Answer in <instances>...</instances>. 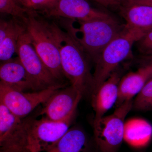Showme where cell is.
<instances>
[{
  "instance_id": "obj_1",
  "label": "cell",
  "mask_w": 152,
  "mask_h": 152,
  "mask_svg": "<svg viewBox=\"0 0 152 152\" xmlns=\"http://www.w3.org/2000/svg\"><path fill=\"white\" fill-rule=\"evenodd\" d=\"M65 31L57 25L61 65L64 75L71 85L83 96L91 94L94 83L91 60L78 40L73 20L64 23Z\"/></svg>"
},
{
  "instance_id": "obj_2",
  "label": "cell",
  "mask_w": 152,
  "mask_h": 152,
  "mask_svg": "<svg viewBox=\"0 0 152 152\" xmlns=\"http://www.w3.org/2000/svg\"><path fill=\"white\" fill-rule=\"evenodd\" d=\"M38 12L31 11L24 22L26 31L39 56L55 78L60 83L66 78L61 65L57 25L39 18Z\"/></svg>"
},
{
  "instance_id": "obj_3",
  "label": "cell",
  "mask_w": 152,
  "mask_h": 152,
  "mask_svg": "<svg viewBox=\"0 0 152 152\" xmlns=\"http://www.w3.org/2000/svg\"><path fill=\"white\" fill-rule=\"evenodd\" d=\"M148 31L125 27L121 33L106 47L95 63L91 94L96 91L120 64L131 55L133 45Z\"/></svg>"
},
{
  "instance_id": "obj_4",
  "label": "cell",
  "mask_w": 152,
  "mask_h": 152,
  "mask_svg": "<svg viewBox=\"0 0 152 152\" xmlns=\"http://www.w3.org/2000/svg\"><path fill=\"white\" fill-rule=\"evenodd\" d=\"M80 27L74 29L80 33L78 40L94 63L106 47L121 33L125 24L121 25L111 16L85 22H79Z\"/></svg>"
},
{
  "instance_id": "obj_5",
  "label": "cell",
  "mask_w": 152,
  "mask_h": 152,
  "mask_svg": "<svg viewBox=\"0 0 152 152\" xmlns=\"http://www.w3.org/2000/svg\"><path fill=\"white\" fill-rule=\"evenodd\" d=\"M133 99L117 107L113 113L94 121L95 141L102 152H117L124 141L126 118L132 110Z\"/></svg>"
},
{
  "instance_id": "obj_6",
  "label": "cell",
  "mask_w": 152,
  "mask_h": 152,
  "mask_svg": "<svg viewBox=\"0 0 152 152\" xmlns=\"http://www.w3.org/2000/svg\"><path fill=\"white\" fill-rule=\"evenodd\" d=\"M34 119L16 115L0 102V152H30V131Z\"/></svg>"
},
{
  "instance_id": "obj_7",
  "label": "cell",
  "mask_w": 152,
  "mask_h": 152,
  "mask_svg": "<svg viewBox=\"0 0 152 152\" xmlns=\"http://www.w3.org/2000/svg\"><path fill=\"white\" fill-rule=\"evenodd\" d=\"M77 107L63 119L54 121L42 117L33 121L29 140L30 152H45L67 132L75 118Z\"/></svg>"
},
{
  "instance_id": "obj_8",
  "label": "cell",
  "mask_w": 152,
  "mask_h": 152,
  "mask_svg": "<svg viewBox=\"0 0 152 152\" xmlns=\"http://www.w3.org/2000/svg\"><path fill=\"white\" fill-rule=\"evenodd\" d=\"M65 87L60 84L36 91H21L0 83V102L13 113L24 118L40 105L44 104L58 90Z\"/></svg>"
},
{
  "instance_id": "obj_9",
  "label": "cell",
  "mask_w": 152,
  "mask_h": 152,
  "mask_svg": "<svg viewBox=\"0 0 152 152\" xmlns=\"http://www.w3.org/2000/svg\"><path fill=\"white\" fill-rule=\"evenodd\" d=\"M16 54L38 91L60 84L39 56L26 31L20 37Z\"/></svg>"
},
{
  "instance_id": "obj_10",
  "label": "cell",
  "mask_w": 152,
  "mask_h": 152,
  "mask_svg": "<svg viewBox=\"0 0 152 152\" xmlns=\"http://www.w3.org/2000/svg\"><path fill=\"white\" fill-rule=\"evenodd\" d=\"M46 16L79 22L107 18L110 15L93 8L87 0H57L53 7L43 13Z\"/></svg>"
},
{
  "instance_id": "obj_11",
  "label": "cell",
  "mask_w": 152,
  "mask_h": 152,
  "mask_svg": "<svg viewBox=\"0 0 152 152\" xmlns=\"http://www.w3.org/2000/svg\"><path fill=\"white\" fill-rule=\"evenodd\" d=\"M83 96L72 86L58 90L44 104L39 115L49 119H63L77 107Z\"/></svg>"
},
{
  "instance_id": "obj_12",
  "label": "cell",
  "mask_w": 152,
  "mask_h": 152,
  "mask_svg": "<svg viewBox=\"0 0 152 152\" xmlns=\"http://www.w3.org/2000/svg\"><path fill=\"white\" fill-rule=\"evenodd\" d=\"M122 74V71L119 67L91 95L92 106L95 113L94 121L105 116L107 112L116 104L118 97L119 84Z\"/></svg>"
},
{
  "instance_id": "obj_13",
  "label": "cell",
  "mask_w": 152,
  "mask_h": 152,
  "mask_svg": "<svg viewBox=\"0 0 152 152\" xmlns=\"http://www.w3.org/2000/svg\"><path fill=\"white\" fill-rule=\"evenodd\" d=\"M0 83L21 91H39L18 57L2 62Z\"/></svg>"
},
{
  "instance_id": "obj_14",
  "label": "cell",
  "mask_w": 152,
  "mask_h": 152,
  "mask_svg": "<svg viewBox=\"0 0 152 152\" xmlns=\"http://www.w3.org/2000/svg\"><path fill=\"white\" fill-rule=\"evenodd\" d=\"M146 61L145 64L137 71L130 72L122 77L119 84L116 107L126 101L134 99L146 84L152 79V60Z\"/></svg>"
},
{
  "instance_id": "obj_15",
  "label": "cell",
  "mask_w": 152,
  "mask_h": 152,
  "mask_svg": "<svg viewBox=\"0 0 152 152\" xmlns=\"http://www.w3.org/2000/svg\"><path fill=\"white\" fill-rule=\"evenodd\" d=\"M152 139V125L146 120L134 118L126 120L124 141L131 147L140 149L147 146Z\"/></svg>"
},
{
  "instance_id": "obj_16",
  "label": "cell",
  "mask_w": 152,
  "mask_h": 152,
  "mask_svg": "<svg viewBox=\"0 0 152 152\" xmlns=\"http://www.w3.org/2000/svg\"><path fill=\"white\" fill-rule=\"evenodd\" d=\"M118 6L127 26L146 31L152 28L151 6L129 3H122Z\"/></svg>"
},
{
  "instance_id": "obj_17",
  "label": "cell",
  "mask_w": 152,
  "mask_h": 152,
  "mask_svg": "<svg viewBox=\"0 0 152 152\" xmlns=\"http://www.w3.org/2000/svg\"><path fill=\"white\" fill-rule=\"evenodd\" d=\"M86 133L77 127L70 128L64 136L45 152H89Z\"/></svg>"
},
{
  "instance_id": "obj_18",
  "label": "cell",
  "mask_w": 152,
  "mask_h": 152,
  "mask_svg": "<svg viewBox=\"0 0 152 152\" xmlns=\"http://www.w3.org/2000/svg\"><path fill=\"white\" fill-rule=\"evenodd\" d=\"M26 31L23 22L13 18L9 20L5 36L0 43V60L4 62L12 59L16 53L18 42L20 36Z\"/></svg>"
},
{
  "instance_id": "obj_19",
  "label": "cell",
  "mask_w": 152,
  "mask_h": 152,
  "mask_svg": "<svg viewBox=\"0 0 152 152\" xmlns=\"http://www.w3.org/2000/svg\"><path fill=\"white\" fill-rule=\"evenodd\" d=\"M31 10L26 8L18 0H0V12L7 14L24 23Z\"/></svg>"
},
{
  "instance_id": "obj_20",
  "label": "cell",
  "mask_w": 152,
  "mask_h": 152,
  "mask_svg": "<svg viewBox=\"0 0 152 152\" xmlns=\"http://www.w3.org/2000/svg\"><path fill=\"white\" fill-rule=\"evenodd\" d=\"M132 109L139 111H152V79L133 99Z\"/></svg>"
},
{
  "instance_id": "obj_21",
  "label": "cell",
  "mask_w": 152,
  "mask_h": 152,
  "mask_svg": "<svg viewBox=\"0 0 152 152\" xmlns=\"http://www.w3.org/2000/svg\"><path fill=\"white\" fill-rule=\"evenodd\" d=\"M57 0H24L22 6L30 10L42 13L51 8Z\"/></svg>"
},
{
  "instance_id": "obj_22",
  "label": "cell",
  "mask_w": 152,
  "mask_h": 152,
  "mask_svg": "<svg viewBox=\"0 0 152 152\" xmlns=\"http://www.w3.org/2000/svg\"><path fill=\"white\" fill-rule=\"evenodd\" d=\"M138 50L145 58L152 57V28L148 31L137 42Z\"/></svg>"
},
{
  "instance_id": "obj_23",
  "label": "cell",
  "mask_w": 152,
  "mask_h": 152,
  "mask_svg": "<svg viewBox=\"0 0 152 152\" xmlns=\"http://www.w3.org/2000/svg\"><path fill=\"white\" fill-rule=\"evenodd\" d=\"M129 3V4H138L146 5L152 7V0H136L130 1L125 2L121 3Z\"/></svg>"
},
{
  "instance_id": "obj_24",
  "label": "cell",
  "mask_w": 152,
  "mask_h": 152,
  "mask_svg": "<svg viewBox=\"0 0 152 152\" xmlns=\"http://www.w3.org/2000/svg\"><path fill=\"white\" fill-rule=\"evenodd\" d=\"M105 7L118 5V0H104Z\"/></svg>"
},
{
  "instance_id": "obj_25",
  "label": "cell",
  "mask_w": 152,
  "mask_h": 152,
  "mask_svg": "<svg viewBox=\"0 0 152 152\" xmlns=\"http://www.w3.org/2000/svg\"><path fill=\"white\" fill-rule=\"evenodd\" d=\"M93 1L100 4L102 5L105 6L104 0H93Z\"/></svg>"
},
{
  "instance_id": "obj_26",
  "label": "cell",
  "mask_w": 152,
  "mask_h": 152,
  "mask_svg": "<svg viewBox=\"0 0 152 152\" xmlns=\"http://www.w3.org/2000/svg\"><path fill=\"white\" fill-rule=\"evenodd\" d=\"M136 1V0H118V6L121 3L125 2L130 1Z\"/></svg>"
},
{
  "instance_id": "obj_27",
  "label": "cell",
  "mask_w": 152,
  "mask_h": 152,
  "mask_svg": "<svg viewBox=\"0 0 152 152\" xmlns=\"http://www.w3.org/2000/svg\"><path fill=\"white\" fill-rule=\"evenodd\" d=\"M145 60H152V57H148V58H145Z\"/></svg>"
},
{
  "instance_id": "obj_28",
  "label": "cell",
  "mask_w": 152,
  "mask_h": 152,
  "mask_svg": "<svg viewBox=\"0 0 152 152\" xmlns=\"http://www.w3.org/2000/svg\"><path fill=\"white\" fill-rule=\"evenodd\" d=\"M19 2L22 5V3H23V1H24V0H18Z\"/></svg>"
}]
</instances>
